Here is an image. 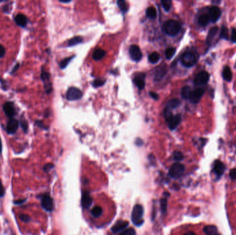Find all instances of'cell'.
<instances>
[{"label": "cell", "instance_id": "cell-1", "mask_svg": "<svg viewBox=\"0 0 236 235\" xmlns=\"http://www.w3.org/2000/svg\"><path fill=\"white\" fill-rule=\"evenodd\" d=\"M163 30L169 36H176L181 30V24L176 20H169L164 23Z\"/></svg>", "mask_w": 236, "mask_h": 235}, {"label": "cell", "instance_id": "cell-2", "mask_svg": "<svg viewBox=\"0 0 236 235\" xmlns=\"http://www.w3.org/2000/svg\"><path fill=\"white\" fill-rule=\"evenodd\" d=\"M181 63L183 66L186 67H192L197 62V57L192 52L187 51L183 53L181 58Z\"/></svg>", "mask_w": 236, "mask_h": 235}, {"label": "cell", "instance_id": "cell-3", "mask_svg": "<svg viewBox=\"0 0 236 235\" xmlns=\"http://www.w3.org/2000/svg\"><path fill=\"white\" fill-rule=\"evenodd\" d=\"M82 96H83V93L80 91V90L75 88V87H71L66 92V99L68 101H75V100L80 99Z\"/></svg>", "mask_w": 236, "mask_h": 235}, {"label": "cell", "instance_id": "cell-4", "mask_svg": "<svg viewBox=\"0 0 236 235\" xmlns=\"http://www.w3.org/2000/svg\"><path fill=\"white\" fill-rule=\"evenodd\" d=\"M142 215H143V209L142 207L140 205H137L134 208L133 212L132 215L133 221L136 224L140 225L142 222Z\"/></svg>", "mask_w": 236, "mask_h": 235}, {"label": "cell", "instance_id": "cell-5", "mask_svg": "<svg viewBox=\"0 0 236 235\" xmlns=\"http://www.w3.org/2000/svg\"><path fill=\"white\" fill-rule=\"evenodd\" d=\"M129 53L131 59L135 62H139L142 58V52L137 45H131L129 48Z\"/></svg>", "mask_w": 236, "mask_h": 235}, {"label": "cell", "instance_id": "cell-6", "mask_svg": "<svg viewBox=\"0 0 236 235\" xmlns=\"http://www.w3.org/2000/svg\"><path fill=\"white\" fill-rule=\"evenodd\" d=\"M205 92V89L202 88H196L191 92V94L189 97L190 101L193 103V104H197V103L200 101V100L204 95Z\"/></svg>", "mask_w": 236, "mask_h": 235}, {"label": "cell", "instance_id": "cell-7", "mask_svg": "<svg viewBox=\"0 0 236 235\" xmlns=\"http://www.w3.org/2000/svg\"><path fill=\"white\" fill-rule=\"evenodd\" d=\"M104 215V209L100 204H95L91 210V218L93 220L100 219Z\"/></svg>", "mask_w": 236, "mask_h": 235}, {"label": "cell", "instance_id": "cell-8", "mask_svg": "<svg viewBox=\"0 0 236 235\" xmlns=\"http://www.w3.org/2000/svg\"><path fill=\"white\" fill-rule=\"evenodd\" d=\"M209 80V75L206 71H201L196 75L194 83L195 85H204L208 82Z\"/></svg>", "mask_w": 236, "mask_h": 235}, {"label": "cell", "instance_id": "cell-9", "mask_svg": "<svg viewBox=\"0 0 236 235\" xmlns=\"http://www.w3.org/2000/svg\"><path fill=\"white\" fill-rule=\"evenodd\" d=\"M222 12L221 10L219 9L217 6H213L210 8L209 9V18L212 22H216L217 20L220 19V17L221 16Z\"/></svg>", "mask_w": 236, "mask_h": 235}, {"label": "cell", "instance_id": "cell-10", "mask_svg": "<svg viewBox=\"0 0 236 235\" xmlns=\"http://www.w3.org/2000/svg\"><path fill=\"white\" fill-rule=\"evenodd\" d=\"M184 171V166L180 163H176L172 166L170 173L173 177H179L182 175L183 172Z\"/></svg>", "mask_w": 236, "mask_h": 235}, {"label": "cell", "instance_id": "cell-11", "mask_svg": "<svg viewBox=\"0 0 236 235\" xmlns=\"http://www.w3.org/2000/svg\"><path fill=\"white\" fill-rule=\"evenodd\" d=\"M167 123H168L169 128L171 130H175L179 124L181 122V116L180 115H172L171 117L167 119Z\"/></svg>", "mask_w": 236, "mask_h": 235}, {"label": "cell", "instance_id": "cell-12", "mask_svg": "<svg viewBox=\"0 0 236 235\" xmlns=\"http://www.w3.org/2000/svg\"><path fill=\"white\" fill-rule=\"evenodd\" d=\"M42 205L47 211H51L53 208V200L49 194H44L42 198Z\"/></svg>", "mask_w": 236, "mask_h": 235}, {"label": "cell", "instance_id": "cell-13", "mask_svg": "<svg viewBox=\"0 0 236 235\" xmlns=\"http://www.w3.org/2000/svg\"><path fill=\"white\" fill-rule=\"evenodd\" d=\"M19 127V121L16 119L12 118L9 121L6 125V131L9 134H14Z\"/></svg>", "mask_w": 236, "mask_h": 235}, {"label": "cell", "instance_id": "cell-14", "mask_svg": "<svg viewBox=\"0 0 236 235\" xmlns=\"http://www.w3.org/2000/svg\"><path fill=\"white\" fill-rule=\"evenodd\" d=\"M3 110L6 115L9 117H13L15 115V108L14 104L10 101L5 103L3 106Z\"/></svg>", "mask_w": 236, "mask_h": 235}, {"label": "cell", "instance_id": "cell-15", "mask_svg": "<svg viewBox=\"0 0 236 235\" xmlns=\"http://www.w3.org/2000/svg\"><path fill=\"white\" fill-rule=\"evenodd\" d=\"M224 170L225 166L224 165V163L219 160L216 161L214 163L213 171L217 177H220V176H222L224 173Z\"/></svg>", "mask_w": 236, "mask_h": 235}, {"label": "cell", "instance_id": "cell-16", "mask_svg": "<svg viewBox=\"0 0 236 235\" xmlns=\"http://www.w3.org/2000/svg\"><path fill=\"white\" fill-rule=\"evenodd\" d=\"M144 78H145V75L144 73L138 74L137 76L135 77L133 82L135 84V85H136L140 90H143L145 86Z\"/></svg>", "mask_w": 236, "mask_h": 235}, {"label": "cell", "instance_id": "cell-17", "mask_svg": "<svg viewBox=\"0 0 236 235\" xmlns=\"http://www.w3.org/2000/svg\"><path fill=\"white\" fill-rule=\"evenodd\" d=\"M15 22L20 27H25L27 24V18L23 14H18L15 17Z\"/></svg>", "mask_w": 236, "mask_h": 235}, {"label": "cell", "instance_id": "cell-18", "mask_svg": "<svg viewBox=\"0 0 236 235\" xmlns=\"http://www.w3.org/2000/svg\"><path fill=\"white\" fill-rule=\"evenodd\" d=\"M204 232L206 235H221L217 228L215 226H206L204 228Z\"/></svg>", "mask_w": 236, "mask_h": 235}, {"label": "cell", "instance_id": "cell-19", "mask_svg": "<svg viewBox=\"0 0 236 235\" xmlns=\"http://www.w3.org/2000/svg\"><path fill=\"white\" fill-rule=\"evenodd\" d=\"M219 29L217 27H213L211 28V30H209V34H208V37H207V42L209 44H211L212 43V41H213V39L216 37V36L217 35V33H218Z\"/></svg>", "mask_w": 236, "mask_h": 235}, {"label": "cell", "instance_id": "cell-20", "mask_svg": "<svg viewBox=\"0 0 236 235\" xmlns=\"http://www.w3.org/2000/svg\"><path fill=\"white\" fill-rule=\"evenodd\" d=\"M222 77H223L224 80L227 81H231L232 80V72L230 68L228 66H225L222 71Z\"/></svg>", "mask_w": 236, "mask_h": 235}, {"label": "cell", "instance_id": "cell-21", "mask_svg": "<svg viewBox=\"0 0 236 235\" xmlns=\"http://www.w3.org/2000/svg\"><path fill=\"white\" fill-rule=\"evenodd\" d=\"M106 52L102 49H97L93 54V58L95 61H99L105 56Z\"/></svg>", "mask_w": 236, "mask_h": 235}, {"label": "cell", "instance_id": "cell-22", "mask_svg": "<svg viewBox=\"0 0 236 235\" xmlns=\"http://www.w3.org/2000/svg\"><path fill=\"white\" fill-rule=\"evenodd\" d=\"M160 56L159 55L158 52H153L152 53H151L148 55V61L151 64H157V63L160 61Z\"/></svg>", "mask_w": 236, "mask_h": 235}, {"label": "cell", "instance_id": "cell-23", "mask_svg": "<svg viewBox=\"0 0 236 235\" xmlns=\"http://www.w3.org/2000/svg\"><path fill=\"white\" fill-rule=\"evenodd\" d=\"M147 15L149 19H155L156 17H157V10H156L155 8L153 6L148 7L147 9Z\"/></svg>", "mask_w": 236, "mask_h": 235}, {"label": "cell", "instance_id": "cell-24", "mask_svg": "<svg viewBox=\"0 0 236 235\" xmlns=\"http://www.w3.org/2000/svg\"><path fill=\"white\" fill-rule=\"evenodd\" d=\"M82 41H83V39H82V37H80V36L74 37H73L72 39H71L70 40L68 41V46H76V45L82 43Z\"/></svg>", "mask_w": 236, "mask_h": 235}, {"label": "cell", "instance_id": "cell-25", "mask_svg": "<svg viewBox=\"0 0 236 235\" xmlns=\"http://www.w3.org/2000/svg\"><path fill=\"white\" fill-rule=\"evenodd\" d=\"M191 88L189 86H184L182 88L181 91V95L183 99H189L191 94Z\"/></svg>", "mask_w": 236, "mask_h": 235}, {"label": "cell", "instance_id": "cell-26", "mask_svg": "<svg viewBox=\"0 0 236 235\" xmlns=\"http://www.w3.org/2000/svg\"><path fill=\"white\" fill-rule=\"evenodd\" d=\"M181 104L180 100L178 99H172L167 104V108L169 109H173V108H176L179 106Z\"/></svg>", "mask_w": 236, "mask_h": 235}, {"label": "cell", "instance_id": "cell-27", "mask_svg": "<svg viewBox=\"0 0 236 235\" xmlns=\"http://www.w3.org/2000/svg\"><path fill=\"white\" fill-rule=\"evenodd\" d=\"M209 21H210V18H209V15L206 14L202 15L198 19L199 23H200V25L202 26H205L207 25L209 22Z\"/></svg>", "mask_w": 236, "mask_h": 235}, {"label": "cell", "instance_id": "cell-28", "mask_svg": "<svg viewBox=\"0 0 236 235\" xmlns=\"http://www.w3.org/2000/svg\"><path fill=\"white\" fill-rule=\"evenodd\" d=\"M176 48H173V47H170V48H168L165 51V55H166V58L167 59H171V58H173V56L176 54Z\"/></svg>", "mask_w": 236, "mask_h": 235}, {"label": "cell", "instance_id": "cell-29", "mask_svg": "<svg viewBox=\"0 0 236 235\" xmlns=\"http://www.w3.org/2000/svg\"><path fill=\"white\" fill-rule=\"evenodd\" d=\"M166 73V70L165 67H160L159 69L157 70V72L155 73V79L157 80H160L163 77V76Z\"/></svg>", "mask_w": 236, "mask_h": 235}, {"label": "cell", "instance_id": "cell-30", "mask_svg": "<svg viewBox=\"0 0 236 235\" xmlns=\"http://www.w3.org/2000/svg\"><path fill=\"white\" fill-rule=\"evenodd\" d=\"M118 5L122 12H126L129 9L128 4H126L125 1H123V0H119V1H118Z\"/></svg>", "mask_w": 236, "mask_h": 235}, {"label": "cell", "instance_id": "cell-31", "mask_svg": "<svg viewBox=\"0 0 236 235\" xmlns=\"http://www.w3.org/2000/svg\"><path fill=\"white\" fill-rule=\"evenodd\" d=\"M161 4L162 6L163 9L165 10L166 12H168L169 10L171 9L172 2L170 0H162V1L161 2Z\"/></svg>", "mask_w": 236, "mask_h": 235}, {"label": "cell", "instance_id": "cell-32", "mask_svg": "<svg viewBox=\"0 0 236 235\" xmlns=\"http://www.w3.org/2000/svg\"><path fill=\"white\" fill-rule=\"evenodd\" d=\"M73 57H74V56H71V57L66 58V59H63L62 62H60V67L62 68V69H64V68H65L66 66H67L68 64H69L70 62H71V60L72 59Z\"/></svg>", "mask_w": 236, "mask_h": 235}, {"label": "cell", "instance_id": "cell-33", "mask_svg": "<svg viewBox=\"0 0 236 235\" xmlns=\"http://www.w3.org/2000/svg\"><path fill=\"white\" fill-rule=\"evenodd\" d=\"M220 37L224 39H229V30H228V28L226 26H222L220 32Z\"/></svg>", "mask_w": 236, "mask_h": 235}, {"label": "cell", "instance_id": "cell-34", "mask_svg": "<svg viewBox=\"0 0 236 235\" xmlns=\"http://www.w3.org/2000/svg\"><path fill=\"white\" fill-rule=\"evenodd\" d=\"M127 225L126 223H124V222H121V223H117L116 225L113 227V231L114 232H117L118 230H122V228H125V226Z\"/></svg>", "mask_w": 236, "mask_h": 235}, {"label": "cell", "instance_id": "cell-35", "mask_svg": "<svg viewBox=\"0 0 236 235\" xmlns=\"http://www.w3.org/2000/svg\"><path fill=\"white\" fill-rule=\"evenodd\" d=\"M105 83V80H102V79H97L95 80L93 82V86L95 87V88H98V87H100L103 86Z\"/></svg>", "mask_w": 236, "mask_h": 235}, {"label": "cell", "instance_id": "cell-36", "mask_svg": "<svg viewBox=\"0 0 236 235\" xmlns=\"http://www.w3.org/2000/svg\"><path fill=\"white\" fill-rule=\"evenodd\" d=\"M49 77H50L49 73H48L47 72H44V71H43V72L42 73L41 79L44 82H45V84H46V82H47V81H49Z\"/></svg>", "mask_w": 236, "mask_h": 235}, {"label": "cell", "instance_id": "cell-37", "mask_svg": "<svg viewBox=\"0 0 236 235\" xmlns=\"http://www.w3.org/2000/svg\"><path fill=\"white\" fill-rule=\"evenodd\" d=\"M20 124H21V126H22V129L24 130V132H27L28 131V123L27 121H26V119H24L22 118L21 119V122H20Z\"/></svg>", "mask_w": 236, "mask_h": 235}, {"label": "cell", "instance_id": "cell-38", "mask_svg": "<svg viewBox=\"0 0 236 235\" xmlns=\"http://www.w3.org/2000/svg\"><path fill=\"white\" fill-rule=\"evenodd\" d=\"M119 235H135V231L133 228L127 229Z\"/></svg>", "mask_w": 236, "mask_h": 235}, {"label": "cell", "instance_id": "cell-39", "mask_svg": "<svg viewBox=\"0 0 236 235\" xmlns=\"http://www.w3.org/2000/svg\"><path fill=\"white\" fill-rule=\"evenodd\" d=\"M174 159L176 161H181L183 159V155L180 152L176 151L174 152Z\"/></svg>", "mask_w": 236, "mask_h": 235}, {"label": "cell", "instance_id": "cell-40", "mask_svg": "<svg viewBox=\"0 0 236 235\" xmlns=\"http://www.w3.org/2000/svg\"><path fill=\"white\" fill-rule=\"evenodd\" d=\"M20 219L22 220V221H24V222H28L29 221L31 220L30 217L28 215H22L20 216Z\"/></svg>", "mask_w": 236, "mask_h": 235}, {"label": "cell", "instance_id": "cell-41", "mask_svg": "<svg viewBox=\"0 0 236 235\" xmlns=\"http://www.w3.org/2000/svg\"><path fill=\"white\" fill-rule=\"evenodd\" d=\"M229 176H230V178L233 179V180L236 179V169H233V170L230 171Z\"/></svg>", "mask_w": 236, "mask_h": 235}, {"label": "cell", "instance_id": "cell-42", "mask_svg": "<svg viewBox=\"0 0 236 235\" xmlns=\"http://www.w3.org/2000/svg\"><path fill=\"white\" fill-rule=\"evenodd\" d=\"M231 41L236 43V29L233 28L231 31Z\"/></svg>", "mask_w": 236, "mask_h": 235}, {"label": "cell", "instance_id": "cell-43", "mask_svg": "<svg viewBox=\"0 0 236 235\" xmlns=\"http://www.w3.org/2000/svg\"><path fill=\"white\" fill-rule=\"evenodd\" d=\"M4 194H5L4 187L3 186V185H2V183L1 180H0V198L3 197Z\"/></svg>", "mask_w": 236, "mask_h": 235}, {"label": "cell", "instance_id": "cell-44", "mask_svg": "<svg viewBox=\"0 0 236 235\" xmlns=\"http://www.w3.org/2000/svg\"><path fill=\"white\" fill-rule=\"evenodd\" d=\"M5 53H6V51H5L4 47L0 44V58L3 57L5 55Z\"/></svg>", "mask_w": 236, "mask_h": 235}, {"label": "cell", "instance_id": "cell-45", "mask_svg": "<svg viewBox=\"0 0 236 235\" xmlns=\"http://www.w3.org/2000/svg\"><path fill=\"white\" fill-rule=\"evenodd\" d=\"M149 94H150V96H151V97H152V98H153V99H155V100H158V98H159L158 94L157 93H156V92H149Z\"/></svg>", "mask_w": 236, "mask_h": 235}, {"label": "cell", "instance_id": "cell-46", "mask_svg": "<svg viewBox=\"0 0 236 235\" xmlns=\"http://www.w3.org/2000/svg\"><path fill=\"white\" fill-rule=\"evenodd\" d=\"M37 125H38V127H39V128L46 129V128H44V124L41 121H37Z\"/></svg>", "mask_w": 236, "mask_h": 235}, {"label": "cell", "instance_id": "cell-47", "mask_svg": "<svg viewBox=\"0 0 236 235\" xmlns=\"http://www.w3.org/2000/svg\"><path fill=\"white\" fill-rule=\"evenodd\" d=\"M19 67H20V64H19V63H18V64H16V65L15 66H14V68H13V70H12V72H11V73L13 74V73H15L16 71H17V70H18V68H19Z\"/></svg>", "mask_w": 236, "mask_h": 235}, {"label": "cell", "instance_id": "cell-48", "mask_svg": "<svg viewBox=\"0 0 236 235\" xmlns=\"http://www.w3.org/2000/svg\"><path fill=\"white\" fill-rule=\"evenodd\" d=\"M24 201H25V199H24V200H18V201H16L15 202V204H20V203H22L24 202Z\"/></svg>", "mask_w": 236, "mask_h": 235}, {"label": "cell", "instance_id": "cell-49", "mask_svg": "<svg viewBox=\"0 0 236 235\" xmlns=\"http://www.w3.org/2000/svg\"><path fill=\"white\" fill-rule=\"evenodd\" d=\"M184 235H196V234L193 232H186Z\"/></svg>", "mask_w": 236, "mask_h": 235}, {"label": "cell", "instance_id": "cell-50", "mask_svg": "<svg viewBox=\"0 0 236 235\" xmlns=\"http://www.w3.org/2000/svg\"><path fill=\"white\" fill-rule=\"evenodd\" d=\"M2 139L0 138V152H2Z\"/></svg>", "mask_w": 236, "mask_h": 235}, {"label": "cell", "instance_id": "cell-51", "mask_svg": "<svg viewBox=\"0 0 236 235\" xmlns=\"http://www.w3.org/2000/svg\"><path fill=\"white\" fill-rule=\"evenodd\" d=\"M60 2H62V3H70L71 1H60Z\"/></svg>", "mask_w": 236, "mask_h": 235}]
</instances>
